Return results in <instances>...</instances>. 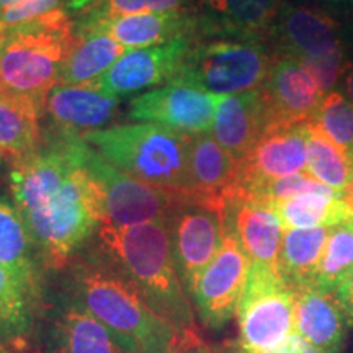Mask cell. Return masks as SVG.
Listing matches in <instances>:
<instances>
[{"label": "cell", "instance_id": "1", "mask_svg": "<svg viewBox=\"0 0 353 353\" xmlns=\"http://www.w3.org/2000/svg\"><path fill=\"white\" fill-rule=\"evenodd\" d=\"M90 145L57 130L37 151L12 159L13 205L51 268H63L103 221L101 188L88 169Z\"/></svg>", "mask_w": 353, "mask_h": 353}, {"label": "cell", "instance_id": "2", "mask_svg": "<svg viewBox=\"0 0 353 353\" xmlns=\"http://www.w3.org/2000/svg\"><path fill=\"white\" fill-rule=\"evenodd\" d=\"M97 234L103 254L138 286L149 306L188 343L205 347L190 296L176 272L167 221L126 228L101 224Z\"/></svg>", "mask_w": 353, "mask_h": 353}, {"label": "cell", "instance_id": "3", "mask_svg": "<svg viewBox=\"0 0 353 353\" xmlns=\"http://www.w3.org/2000/svg\"><path fill=\"white\" fill-rule=\"evenodd\" d=\"M74 290L77 301L117 337L128 353H185L198 348L149 306L130 278L110 265H79L74 273Z\"/></svg>", "mask_w": 353, "mask_h": 353}, {"label": "cell", "instance_id": "4", "mask_svg": "<svg viewBox=\"0 0 353 353\" xmlns=\"http://www.w3.org/2000/svg\"><path fill=\"white\" fill-rule=\"evenodd\" d=\"M74 39L76 26L65 8L8 28L0 38V88L44 112L48 95L61 83Z\"/></svg>", "mask_w": 353, "mask_h": 353}, {"label": "cell", "instance_id": "5", "mask_svg": "<svg viewBox=\"0 0 353 353\" xmlns=\"http://www.w3.org/2000/svg\"><path fill=\"white\" fill-rule=\"evenodd\" d=\"M105 161L125 174L188 196V148L192 134L143 123L81 134Z\"/></svg>", "mask_w": 353, "mask_h": 353}, {"label": "cell", "instance_id": "6", "mask_svg": "<svg viewBox=\"0 0 353 353\" xmlns=\"http://www.w3.org/2000/svg\"><path fill=\"white\" fill-rule=\"evenodd\" d=\"M276 61L268 43L242 38L193 41L172 82L187 83L216 97L259 90Z\"/></svg>", "mask_w": 353, "mask_h": 353}, {"label": "cell", "instance_id": "7", "mask_svg": "<svg viewBox=\"0 0 353 353\" xmlns=\"http://www.w3.org/2000/svg\"><path fill=\"white\" fill-rule=\"evenodd\" d=\"M236 317L241 353H270L294 332V291L275 268L252 263Z\"/></svg>", "mask_w": 353, "mask_h": 353}, {"label": "cell", "instance_id": "8", "mask_svg": "<svg viewBox=\"0 0 353 353\" xmlns=\"http://www.w3.org/2000/svg\"><path fill=\"white\" fill-rule=\"evenodd\" d=\"M87 164L101 188V224L105 226L126 228L169 221L170 214L185 198L182 193L154 187L125 174L105 161L94 148L88 151Z\"/></svg>", "mask_w": 353, "mask_h": 353}, {"label": "cell", "instance_id": "9", "mask_svg": "<svg viewBox=\"0 0 353 353\" xmlns=\"http://www.w3.org/2000/svg\"><path fill=\"white\" fill-rule=\"evenodd\" d=\"M224 210L226 206L185 196L167 221L176 272L190 298L198 278L223 245Z\"/></svg>", "mask_w": 353, "mask_h": 353}, {"label": "cell", "instance_id": "10", "mask_svg": "<svg viewBox=\"0 0 353 353\" xmlns=\"http://www.w3.org/2000/svg\"><path fill=\"white\" fill-rule=\"evenodd\" d=\"M278 56L317 61L347 52L345 26L329 8L286 0L270 34Z\"/></svg>", "mask_w": 353, "mask_h": 353}, {"label": "cell", "instance_id": "11", "mask_svg": "<svg viewBox=\"0 0 353 353\" xmlns=\"http://www.w3.org/2000/svg\"><path fill=\"white\" fill-rule=\"evenodd\" d=\"M252 262L247 257L236 236L226 229L223 245L201 276L192 298L201 324L221 330L237 314Z\"/></svg>", "mask_w": 353, "mask_h": 353}, {"label": "cell", "instance_id": "12", "mask_svg": "<svg viewBox=\"0 0 353 353\" xmlns=\"http://www.w3.org/2000/svg\"><path fill=\"white\" fill-rule=\"evenodd\" d=\"M219 99L187 83L170 82L134 97L128 112L132 120L152 123L183 134H203L213 128Z\"/></svg>", "mask_w": 353, "mask_h": 353}, {"label": "cell", "instance_id": "13", "mask_svg": "<svg viewBox=\"0 0 353 353\" xmlns=\"http://www.w3.org/2000/svg\"><path fill=\"white\" fill-rule=\"evenodd\" d=\"M286 0H195L188 13L193 41L208 38L259 39L270 44V34Z\"/></svg>", "mask_w": 353, "mask_h": 353}, {"label": "cell", "instance_id": "14", "mask_svg": "<svg viewBox=\"0 0 353 353\" xmlns=\"http://www.w3.org/2000/svg\"><path fill=\"white\" fill-rule=\"evenodd\" d=\"M268 128L306 125L316 120L324 94L303 61L278 56L267 81L260 87Z\"/></svg>", "mask_w": 353, "mask_h": 353}, {"label": "cell", "instance_id": "15", "mask_svg": "<svg viewBox=\"0 0 353 353\" xmlns=\"http://www.w3.org/2000/svg\"><path fill=\"white\" fill-rule=\"evenodd\" d=\"M193 39L188 37L159 46L130 50L105 72L92 87L103 94L120 97L134 94L148 87L162 85L174 81Z\"/></svg>", "mask_w": 353, "mask_h": 353}, {"label": "cell", "instance_id": "16", "mask_svg": "<svg viewBox=\"0 0 353 353\" xmlns=\"http://www.w3.org/2000/svg\"><path fill=\"white\" fill-rule=\"evenodd\" d=\"M307 126L309 123L267 128L252 151L239 162L237 188L249 192L262 183L306 169Z\"/></svg>", "mask_w": 353, "mask_h": 353}, {"label": "cell", "instance_id": "17", "mask_svg": "<svg viewBox=\"0 0 353 353\" xmlns=\"http://www.w3.org/2000/svg\"><path fill=\"white\" fill-rule=\"evenodd\" d=\"M224 223L250 262L278 270L285 229L272 205L241 195L236 188L226 201Z\"/></svg>", "mask_w": 353, "mask_h": 353}, {"label": "cell", "instance_id": "18", "mask_svg": "<svg viewBox=\"0 0 353 353\" xmlns=\"http://www.w3.org/2000/svg\"><path fill=\"white\" fill-rule=\"evenodd\" d=\"M239 182V162L213 132L192 134L188 148V196L226 206Z\"/></svg>", "mask_w": 353, "mask_h": 353}, {"label": "cell", "instance_id": "19", "mask_svg": "<svg viewBox=\"0 0 353 353\" xmlns=\"http://www.w3.org/2000/svg\"><path fill=\"white\" fill-rule=\"evenodd\" d=\"M120 99L85 85L59 83L48 95L44 112L50 114L54 128L85 134L100 131L118 117Z\"/></svg>", "mask_w": 353, "mask_h": 353}, {"label": "cell", "instance_id": "20", "mask_svg": "<svg viewBox=\"0 0 353 353\" xmlns=\"http://www.w3.org/2000/svg\"><path fill=\"white\" fill-rule=\"evenodd\" d=\"M268 128L267 110L259 90L221 97L211 132L231 156L241 162Z\"/></svg>", "mask_w": 353, "mask_h": 353}, {"label": "cell", "instance_id": "21", "mask_svg": "<svg viewBox=\"0 0 353 353\" xmlns=\"http://www.w3.org/2000/svg\"><path fill=\"white\" fill-rule=\"evenodd\" d=\"M294 291V332L322 353H339L347 334V311L334 293L316 288Z\"/></svg>", "mask_w": 353, "mask_h": 353}, {"label": "cell", "instance_id": "22", "mask_svg": "<svg viewBox=\"0 0 353 353\" xmlns=\"http://www.w3.org/2000/svg\"><path fill=\"white\" fill-rule=\"evenodd\" d=\"M79 25H90L103 30L126 50L159 46L182 37L193 39L192 15L185 12L130 13Z\"/></svg>", "mask_w": 353, "mask_h": 353}, {"label": "cell", "instance_id": "23", "mask_svg": "<svg viewBox=\"0 0 353 353\" xmlns=\"http://www.w3.org/2000/svg\"><path fill=\"white\" fill-rule=\"evenodd\" d=\"M125 46L90 25H77L76 39L65 59L61 83L65 85H92L125 54Z\"/></svg>", "mask_w": 353, "mask_h": 353}, {"label": "cell", "instance_id": "24", "mask_svg": "<svg viewBox=\"0 0 353 353\" xmlns=\"http://www.w3.org/2000/svg\"><path fill=\"white\" fill-rule=\"evenodd\" d=\"M51 348L52 353H128L77 299L61 309L52 322Z\"/></svg>", "mask_w": 353, "mask_h": 353}, {"label": "cell", "instance_id": "25", "mask_svg": "<svg viewBox=\"0 0 353 353\" xmlns=\"http://www.w3.org/2000/svg\"><path fill=\"white\" fill-rule=\"evenodd\" d=\"M33 241L15 205L0 198V267L7 268L30 298L38 291Z\"/></svg>", "mask_w": 353, "mask_h": 353}, {"label": "cell", "instance_id": "26", "mask_svg": "<svg viewBox=\"0 0 353 353\" xmlns=\"http://www.w3.org/2000/svg\"><path fill=\"white\" fill-rule=\"evenodd\" d=\"M330 228L285 229L278 272L291 290L311 288Z\"/></svg>", "mask_w": 353, "mask_h": 353}, {"label": "cell", "instance_id": "27", "mask_svg": "<svg viewBox=\"0 0 353 353\" xmlns=\"http://www.w3.org/2000/svg\"><path fill=\"white\" fill-rule=\"evenodd\" d=\"M44 112L33 101L0 88V149L8 157L20 159L41 144L39 118Z\"/></svg>", "mask_w": 353, "mask_h": 353}, {"label": "cell", "instance_id": "28", "mask_svg": "<svg viewBox=\"0 0 353 353\" xmlns=\"http://www.w3.org/2000/svg\"><path fill=\"white\" fill-rule=\"evenodd\" d=\"M283 229L335 228L345 224L353 208L335 192L307 193L273 205Z\"/></svg>", "mask_w": 353, "mask_h": 353}, {"label": "cell", "instance_id": "29", "mask_svg": "<svg viewBox=\"0 0 353 353\" xmlns=\"http://www.w3.org/2000/svg\"><path fill=\"white\" fill-rule=\"evenodd\" d=\"M306 172L339 195H343L353 179V161L322 132L316 121L307 126Z\"/></svg>", "mask_w": 353, "mask_h": 353}, {"label": "cell", "instance_id": "30", "mask_svg": "<svg viewBox=\"0 0 353 353\" xmlns=\"http://www.w3.org/2000/svg\"><path fill=\"white\" fill-rule=\"evenodd\" d=\"M353 272V231L347 224L330 228L311 288L334 293Z\"/></svg>", "mask_w": 353, "mask_h": 353}, {"label": "cell", "instance_id": "31", "mask_svg": "<svg viewBox=\"0 0 353 353\" xmlns=\"http://www.w3.org/2000/svg\"><path fill=\"white\" fill-rule=\"evenodd\" d=\"M30 294L7 268L0 267V337L21 341L32 325Z\"/></svg>", "mask_w": 353, "mask_h": 353}, {"label": "cell", "instance_id": "32", "mask_svg": "<svg viewBox=\"0 0 353 353\" xmlns=\"http://www.w3.org/2000/svg\"><path fill=\"white\" fill-rule=\"evenodd\" d=\"M332 143L353 161V105L341 92H329L322 99L316 120Z\"/></svg>", "mask_w": 353, "mask_h": 353}, {"label": "cell", "instance_id": "33", "mask_svg": "<svg viewBox=\"0 0 353 353\" xmlns=\"http://www.w3.org/2000/svg\"><path fill=\"white\" fill-rule=\"evenodd\" d=\"M195 0H103L99 7L94 8L79 23L100 21L112 17L130 15V13L143 12H185L192 10Z\"/></svg>", "mask_w": 353, "mask_h": 353}, {"label": "cell", "instance_id": "34", "mask_svg": "<svg viewBox=\"0 0 353 353\" xmlns=\"http://www.w3.org/2000/svg\"><path fill=\"white\" fill-rule=\"evenodd\" d=\"M63 0H19L12 7L0 10V23L6 28H13L28 21L38 20L59 8Z\"/></svg>", "mask_w": 353, "mask_h": 353}, {"label": "cell", "instance_id": "35", "mask_svg": "<svg viewBox=\"0 0 353 353\" xmlns=\"http://www.w3.org/2000/svg\"><path fill=\"white\" fill-rule=\"evenodd\" d=\"M270 353H322V352L317 350V348L314 345H311L307 341H304L298 332H293L280 347H276L275 350H272Z\"/></svg>", "mask_w": 353, "mask_h": 353}, {"label": "cell", "instance_id": "36", "mask_svg": "<svg viewBox=\"0 0 353 353\" xmlns=\"http://www.w3.org/2000/svg\"><path fill=\"white\" fill-rule=\"evenodd\" d=\"M335 296L341 301L343 309L347 311V314L353 317V272L339 286V290L335 291Z\"/></svg>", "mask_w": 353, "mask_h": 353}, {"label": "cell", "instance_id": "37", "mask_svg": "<svg viewBox=\"0 0 353 353\" xmlns=\"http://www.w3.org/2000/svg\"><path fill=\"white\" fill-rule=\"evenodd\" d=\"M103 0H65V12L70 15H79L85 17L87 13H90L94 8H97Z\"/></svg>", "mask_w": 353, "mask_h": 353}, {"label": "cell", "instance_id": "38", "mask_svg": "<svg viewBox=\"0 0 353 353\" xmlns=\"http://www.w3.org/2000/svg\"><path fill=\"white\" fill-rule=\"evenodd\" d=\"M291 2L307 3V6H316V7H322V8H329V10H330V7L343 6V3L350 2V0H291Z\"/></svg>", "mask_w": 353, "mask_h": 353}, {"label": "cell", "instance_id": "39", "mask_svg": "<svg viewBox=\"0 0 353 353\" xmlns=\"http://www.w3.org/2000/svg\"><path fill=\"white\" fill-rule=\"evenodd\" d=\"M343 88H345L348 101L353 105V61L348 63L345 74H343Z\"/></svg>", "mask_w": 353, "mask_h": 353}, {"label": "cell", "instance_id": "40", "mask_svg": "<svg viewBox=\"0 0 353 353\" xmlns=\"http://www.w3.org/2000/svg\"><path fill=\"white\" fill-rule=\"evenodd\" d=\"M7 159H8V154L3 152L2 149H0V176H2V172H3V169H6Z\"/></svg>", "mask_w": 353, "mask_h": 353}, {"label": "cell", "instance_id": "41", "mask_svg": "<svg viewBox=\"0 0 353 353\" xmlns=\"http://www.w3.org/2000/svg\"><path fill=\"white\" fill-rule=\"evenodd\" d=\"M185 353H211V352H206V348L201 347V348H195V350H190V352H185Z\"/></svg>", "mask_w": 353, "mask_h": 353}, {"label": "cell", "instance_id": "42", "mask_svg": "<svg viewBox=\"0 0 353 353\" xmlns=\"http://www.w3.org/2000/svg\"><path fill=\"white\" fill-rule=\"evenodd\" d=\"M345 224H347V226H348V228H350V229H352V231H353V213H352V216H350V218H348V221H347V223H345Z\"/></svg>", "mask_w": 353, "mask_h": 353}, {"label": "cell", "instance_id": "43", "mask_svg": "<svg viewBox=\"0 0 353 353\" xmlns=\"http://www.w3.org/2000/svg\"><path fill=\"white\" fill-rule=\"evenodd\" d=\"M6 32H7V28L2 23H0V38L3 37V33H6Z\"/></svg>", "mask_w": 353, "mask_h": 353}, {"label": "cell", "instance_id": "44", "mask_svg": "<svg viewBox=\"0 0 353 353\" xmlns=\"http://www.w3.org/2000/svg\"><path fill=\"white\" fill-rule=\"evenodd\" d=\"M143 353H170V352H161V350H152V352H143Z\"/></svg>", "mask_w": 353, "mask_h": 353}, {"label": "cell", "instance_id": "45", "mask_svg": "<svg viewBox=\"0 0 353 353\" xmlns=\"http://www.w3.org/2000/svg\"><path fill=\"white\" fill-rule=\"evenodd\" d=\"M0 353H12V352H7V350H0Z\"/></svg>", "mask_w": 353, "mask_h": 353}, {"label": "cell", "instance_id": "46", "mask_svg": "<svg viewBox=\"0 0 353 353\" xmlns=\"http://www.w3.org/2000/svg\"><path fill=\"white\" fill-rule=\"evenodd\" d=\"M219 353H232V352H219ZM241 353V352H239Z\"/></svg>", "mask_w": 353, "mask_h": 353}]
</instances>
